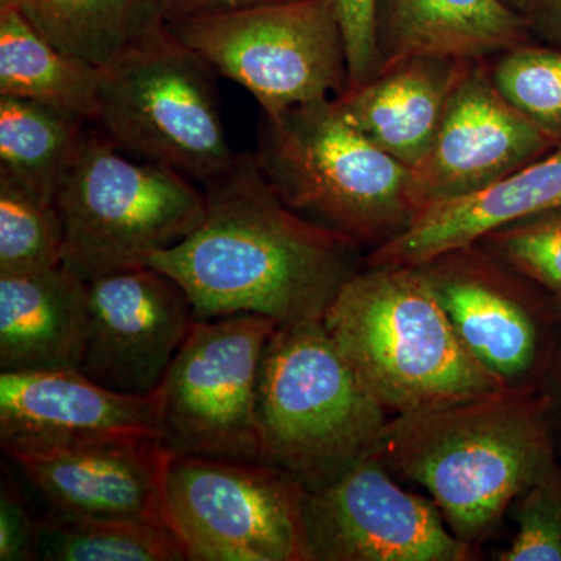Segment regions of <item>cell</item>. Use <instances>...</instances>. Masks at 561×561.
Listing matches in <instances>:
<instances>
[{"mask_svg":"<svg viewBox=\"0 0 561 561\" xmlns=\"http://www.w3.org/2000/svg\"><path fill=\"white\" fill-rule=\"evenodd\" d=\"M286 2H294V0H161L165 21L184 16H197V14L276 5V3Z\"/></svg>","mask_w":561,"mask_h":561,"instance_id":"32","label":"cell"},{"mask_svg":"<svg viewBox=\"0 0 561 561\" xmlns=\"http://www.w3.org/2000/svg\"><path fill=\"white\" fill-rule=\"evenodd\" d=\"M216 70L165 32L101 70L94 125L136 160L205 184L238 153L225 135Z\"/></svg>","mask_w":561,"mask_h":561,"instance_id":"7","label":"cell"},{"mask_svg":"<svg viewBox=\"0 0 561 561\" xmlns=\"http://www.w3.org/2000/svg\"><path fill=\"white\" fill-rule=\"evenodd\" d=\"M278 328L257 313L195 320L160 386L161 443L169 453L261 461L257 381Z\"/></svg>","mask_w":561,"mask_h":561,"instance_id":"10","label":"cell"},{"mask_svg":"<svg viewBox=\"0 0 561 561\" xmlns=\"http://www.w3.org/2000/svg\"><path fill=\"white\" fill-rule=\"evenodd\" d=\"M416 267L472 359L505 389H537L545 328L540 308L519 280L522 275L478 243Z\"/></svg>","mask_w":561,"mask_h":561,"instance_id":"13","label":"cell"},{"mask_svg":"<svg viewBox=\"0 0 561 561\" xmlns=\"http://www.w3.org/2000/svg\"><path fill=\"white\" fill-rule=\"evenodd\" d=\"M523 18L531 38L561 50V0H529Z\"/></svg>","mask_w":561,"mask_h":561,"instance_id":"31","label":"cell"},{"mask_svg":"<svg viewBox=\"0 0 561 561\" xmlns=\"http://www.w3.org/2000/svg\"><path fill=\"white\" fill-rule=\"evenodd\" d=\"M308 561H471L431 497L402 489L378 456L305 490Z\"/></svg>","mask_w":561,"mask_h":561,"instance_id":"11","label":"cell"},{"mask_svg":"<svg viewBox=\"0 0 561 561\" xmlns=\"http://www.w3.org/2000/svg\"><path fill=\"white\" fill-rule=\"evenodd\" d=\"M65 260L57 202L0 173V276L49 271Z\"/></svg>","mask_w":561,"mask_h":561,"instance_id":"25","label":"cell"},{"mask_svg":"<svg viewBox=\"0 0 561 561\" xmlns=\"http://www.w3.org/2000/svg\"><path fill=\"white\" fill-rule=\"evenodd\" d=\"M36 560L190 561L164 524L62 518L47 513L36 527Z\"/></svg>","mask_w":561,"mask_h":561,"instance_id":"24","label":"cell"},{"mask_svg":"<svg viewBox=\"0 0 561 561\" xmlns=\"http://www.w3.org/2000/svg\"><path fill=\"white\" fill-rule=\"evenodd\" d=\"M561 209V144L530 164L463 197L419 210L397 238L370 251L365 265H416L482 241L527 217Z\"/></svg>","mask_w":561,"mask_h":561,"instance_id":"17","label":"cell"},{"mask_svg":"<svg viewBox=\"0 0 561 561\" xmlns=\"http://www.w3.org/2000/svg\"><path fill=\"white\" fill-rule=\"evenodd\" d=\"M253 153L291 209L368 253L419 213L412 169L343 119L332 99L264 114Z\"/></svg>","mask_w":561,"mask_h":561,"instance_id":"5","label":"cell"},{"mask_svg":"<svg viewBox=\"0 0 561 561\" xmlns=\"http://www.w3.org/2000/svg\"><path fill=\"white\" fill-rule=\"evenodd\" d=\"M305 486L261 461L169 456L168 526L190 561H308Z\"/></svg>","mask_w":561,"mask_h":561,"instance_id":"9","label":"cell"},{"mask_svg":"<svg viewBox=\"0 0 561 561\" xmlns=\"http://www.w3.org/2000/svg\"><path fill=\"white\" fill-rule=\"evenodd\" d=\"M194 183L168 165L122 153L98 130L87 131L57 195L62 264L84 280L147 265L201 225L205 194Z\"/></svg>","mask_w":561,"mask_h":561,"instance_id":"6","label":"cell"},{"mask_svg":"<svg viewBox=\"0 0 561 561\" xmlns=\"http://www.w3.org/2000/svg\"><path fill=\"white\" fill-rule=\"evenodd\" d=\"M494 87L513 108L561 144V50L524 43L490 60Z\"/></svg>","mask_w":561,"mask_h":561,"instance_id":"26","label":"cell"},{"mask_svg":"<svg viewBox=\"0 0 561 561\" xmlns=\"http://www.w3.org/2000/svg\"><path fill=\"white\" fill-rule=\"evenodd\" d=\"M376 33L382 68L412 57L491 60L531 41L501 0H378Z\"/></svg>","mask_w":561,"mask_h":561,"instance_id":"20","label":"cell"},{"mask_svg":"<svg viewBox=\"0 0 561 561\" xmlns=\"http://www.w3.org/2000/svg\"><path fill=\"white\" fill-rule=\"evenodd\" d=\"M559 146L502 98L490 60L465 61L430 150L412 169L419 210L474 194Z\"/></svg>","mask_w":561,"mask_h":561,"instance_id":"14","label":"cell"},{"mask_svg":"<svg viewBox=\"0 0 561 561\" xmlns=\"http://www.w3.org/2000/svg\"><path fill=\"white\" fill-rule=\"evenodd\" d=\"M203 194L201 225L147 261L183 287L195 320L257 313L279 327L320 321L365 265L360 245L291 209L250 151L206 181Z\"/></svg>","mask_w":561,"mask_h":561,"instance_id":"1","label":"cell"},{"mask_svg":"<svg viewBox=\"0 0 561 561\" xmlns=\"http://www.w3.org/2000/svg\"><path fill=\"white\" fill-rule=\"evenodd\" d=\"M478 245L548 290L561 308V209L500 228Z\"/></svg>","mask_w":561,"mask_h":561,"instance_id":"27","label":"cell"},{"mask_svg":"<svg viewBox=\"0 0 561 561\" xmlns=\"http://www.w3.org/2000/svg\"><path fill=\"white\" fill-rule=\"evenodd\" d=\"M323 324L365 389L393 415L508 390L461 345L419 267L364 265Z\"/></svg>","mask_w":561,"mask_h":561,"instance_id":"3","label":"cell"},{"mask_svg":"<svg viewBox=\"0 0 561 561\" xmlns=\"http://www.w3.org/2000/svg\"><path fill=\"white\" fill-rule=\"evenodd\" d=\"M84 125L50 106L0 95V173L57 202L83 146Z\"/></svg>","mask_w":561,"mask_h":561,"instance_id":"23","label":"cell"},{"mask_svg":"<svg viewBox=\"0 0 561 561\" xmlns=\"http://www.w3.org/2000/svg\"><path fill=\"white\" fill-rule=\"evenodd\" d=\"M334 7L348 58V90H354L381 72V54L376 33L378 0H334Z\"/></svg>","mask_w":561,"mask_h":561,"instance_id":"29","label":"cell"},{"mask_svg":"<svg viewBox=\"0 0 561 561\" xmlns=\"http://www.w3.org/2000/svg\"><path fill=\"white\" fill-rule=\"evenodd\" d=\"M387 413L323 320L279 327L272 335L257 381L261 463L317 489L378 453Z\"/></svg>","mask_w":561,"mask_h":561,"instance_id":"4","label":"cell"},{"mask_svg":"<svg viewBox=\"0 0 561 561\" xmlns=\"http://www.w3.org/2000/svg\"><path fill=\"white\" fill-rule=\"evenodd\" d=\"M501 2L505 3L508 9L515 10L516 13H519L523 16L524 10H526L529 0H501Z\"/></svg>","mask_w":561,"mask_h":561,"instance_id":"33","label":"cell"},{"mask_svg":"<svg viewBox=\"0 0 561 561\" xmlns=\"http://www.w3.org/2000/svg\"><path fill=\"white\" fill-rule=\"evenodd\" d=\"M165 25L217 76L245 88L267 116L331 101L348 90V58L334 0L197 14Z\"/></svg>","mask_w":561,"mask_h":561,"instance_id":"8","label":"cell"},{"mask_svg":"<svg viewBox=\"0 0 561 561\" xmlns=\"http://www.w3.org/2000/svg\"><path fill=\"white\" fill-rule=\"evenodd\" d=\"M90 330L79 371L122 394L161 386L194 327L183 287L150 265L88 280Z\"/></svg>","mask_w":561,"mask_h":561,"instance_id":"12","label":"cell"},{"mask_svg":"<svg viewBox=\"0 0 561 561\" xmlns=\"http://www.w3.org/2000/svg\"><path fill=\"white\" fill-rule=\"evenodd\" d=\"M101 70L43 38L20 10L0 0V95L50 106L94 124Z\"/></svg>","mask_w":561,"mask_h":561,"instance_id":"22","label":"cell"},{"mask_svg":"<svg viewBox=\"0 0 561 561\" xmlns=\"http://www.w3.org/2000/svg\"><path fill=\"white\" fill-rule=\"evenodd\" d=\"M161 389L122 394L79 370L0 371V446L10 457L161 440Z\"/></svg>","mask_w":561,"mask_h":561,"instance_id":"15","label":"cell"},{"mask_svg":"<svg viewBox=\"0 0 561 561\" xmlns=\"http://www.w3.org/2000/svg\"><path fill=\"white\" fill-rule=\"evenodd\" d=\"M465 61L470 60L405 58L332 102L365 138L415 169L430 150Z\"/></svg>","mask_w":561,"mask_h":561,"instance_id":"19","label":"cell"},{"mask_svg":"<svg viewBox=\"0 0 561 561\" xmlns=\"http://www.w3.org/2000/svg\"><path fill=\"white\" fill-rule=\"evenodd\" d=\"M516 534L501 561H561V467L553 465L515 502Z\"/></svg>","mask_w":561,"mask_h":561,"instance_id":"28","label":"cell"},{"mask_svg":"<svg viewBox=\"0 0 561 561\" xmlns=\"http://www.w3.org/2000/svg\"><path fill=\"white\" fill-rule=\"evenodd\" d=\"M36 527L20 486L11 478L0 483V561L36 560Z\"/></svg>","mask_w":561,"mask_h":561,"instance_id":"30","label":"cell"},{"mask_svg":"<svg viewBox=\"0 0 561 561\" xmlns=\"http://www.w3.org/2000/svg\"><path fill=\"white\" fill-rule=\"evenodd\" d=\"M88 330V280L65 264L0 276V371L79 370Z\"/></svg>","mask_w":561,"mask_h":561,"instance_id":"18","label":"cell"},{"mask_svg":"<svg viewBox=\"0 0 561 561\" xmlns=\"http://www.w3.org/2000/svg\"><path fill=\"white\" fill-rule=\"evenodd\" d=\"M171 453L158 438H133L11 457L49 515L168 526L164 472Z\"/></svg>","mask_w":561,"mask_h":561,"instance_id":"16","label":"cell"},{"mask_svg":"<svg viewBox=\"0 0 561 561\" xmlns=\"http://www.w3.org/2000/svg\"><path fill=\"white\" fill-rule=\"evenodd\" d=\"M43 38L102 70L165 32L161 0H9Z\"/></svg>","mask_w":561,"mask_h":561,"instance_id":"21","label":"cell"},{"mask_svg":"<svg viewBox=\"0 0 561 561\" xmlns=\"http://www.w3.org/2000/svg\"><path fill=\"white\" fill-rule=\"evenodd\" d=\"M549 408L545 393L523 389L393 415L376 456L426 490L449 529L474 545L557 463Z\"/></svg>","mask_w":561,"mask_h":561,"instance_id":"2","label":"cell"}]
</instances>
